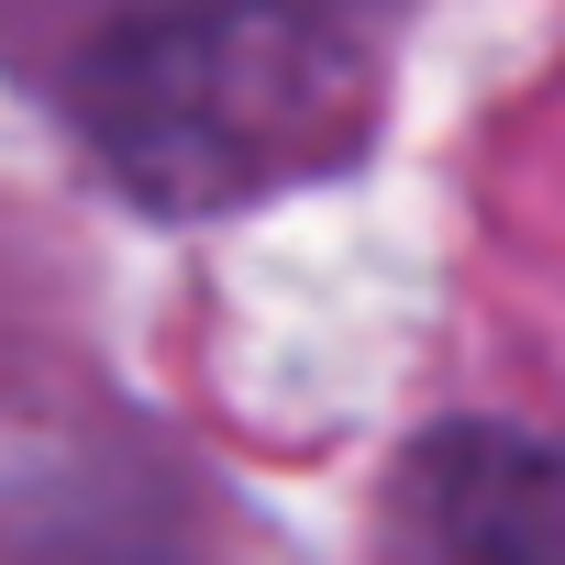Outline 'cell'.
Instances as JSON below:
<instances>
[{
	"label": "cell",
	"mask_w": 565,
	"mask_h": 565,
	"mask_svg": "<svg viewBox=\"0 0 565 565\" xmlns=\"http://www.w3.org/2000/svg\"><path fill=\"white\" fill-rule=\"evenodd\" d=\"M23 56L134 211L222 222L377 145L399 0H23Z\"/></svg>",
	"instance_id": "6da1fadb"
},
{
	"label": "cell",
	"mask_w": 565,
	"mask_h": 565,
	"mask_svg": "<svg viewBox=\"0 0 565 565\" xmlns=\"http://www.w3.org/2000/svg\"><path fill=\"white\" fill-rule=\"evenodd\" d=\"M411 532L433 565H565V444L532 433H433L411 455Z\"/></svg>",
	"instance_id": "7a4b0ae2"
}]
</instances>
